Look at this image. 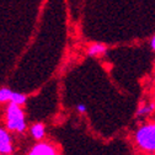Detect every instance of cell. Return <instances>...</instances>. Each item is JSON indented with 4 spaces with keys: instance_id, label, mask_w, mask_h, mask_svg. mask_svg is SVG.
<instances>
[{
    "instance_id": "obj_1",
    "label": "cell",
    "mask_w": 155,
    "mask_h": 155,
    "mask_svg": "<svg viewBox=\"0 0 155 155\" xmlns=\"http://www.w3.org/2000/svg\"><path fill=\"white\" fill-rule=\"evenodd\" d=\"M135 142L145 151H155V123L140 127L135 132Z\"/></svg>"
},
{
    "instance_id": "obj_2",
    "label": "cell",
    "mask_w": 155,
    "mask_h": 155,
    "mask_svg": "<svg viewBox=\"0 0 155 155\" xmlns=\"http://www.w3.org/2000/svg\"><path fill=\"white\" fill-rule=\"evenodd\" d=\"M15 102H11L8 107L6 112V126L10 130H16V132H24L26 129V122H25V116L22 110L18 107Z\"/></svg>"
},
{
    "instance_id": "obj_3",
    "label": "cell",
    "mask_w": 155,
    "mask_h": 155,
    "mask_svg": "<svg viewBox=\"0 0 155 155\" xmlns=\"http://www.w3.org/2000/svg\"><path fill=\"white\" fill-rule=\"evenodd\" d=\"M106 52H107L106 45L100 43V42H96V43L90 45V46L87 47V49H86V54H87L89 57H94V58L101 57V55H104Z\"/></svg>"
},
{
    "instance_id": "obj_4",
    "label": "cell",
    "mask_w": 155,
    "mask_h": 155,
    "mask_svg": "<svg viewBox=\"0 0 155 155\" xmlns=\"http://www.w3.org/2000/svg\"><path fill=\"white\" fill-rule=\"evenodd\" d=\"M31 133L33 135V138L37 139V140H40L43 138V135H45V126L42 123H36L31 127Z\"/></svg>"
},
{
    "instance_id": "obj_5",
    "label": "cell",
    "mask_w": 155,
    "mask_h": 155,
    "mask_svg": "<svg viewBox=\"0 0 155 155\" xmlns=\"http://www.w3.org/2000/svg\"><path fill=\"white\" fill-rule=\"evenodd\" d=\"M36 147L38 149V154L40 155H57L54 148L48 145V144H46V143H40V144H37Z\"/></svg>"
},
{
    "instance_id": "obj_6",
    "label": "cell",
    "mask_w": 155,
    "mask_h": 155,
    "mask_svg": "<svg viewBox=\"0 0 155 155\" xmlns=\"http://www.w3.org/2000/svg\"><path fill=\"white\" fill-rule=\"evenodd\" d=\"M27 100V96L24 95V94H20V92H15L12 91V95H11V102H15L17 105H24Z\"/></svg>"
},
{
    "instance_id": "obj_7",
    "label": "cell",
    "mask_w": 155,
    "mask_h": 155,
    "mask_svg": "<svg viewBox=\"0 0 155 155\" xmlns=\"http://www.w3.org/2000/svg\"><path fill=\"white\" fill-rule=\"evenodd\" d=\"M11 95H12V91L10 89H8V87L0 89V102H5V101L11 100Z\"/></svg>"
},
{
    "instance_id": "obj_8",
    "label": "cell",
    "mask_w": 155,
    "mask_h": 155,
    "mask_svg": "<svg viewBox=\"0 0 155 155\" xmlns=\"http://www.w3.org/2000/svg\"><path fill=\"white\" fill-rule=\"evenodd\" d=\"M155 108V105H149V106H142V107H139L138 108V111H137V116H144V114H148V113H150Z\"/></svg>"
},
{
    "instance_id": "obj_9",
    "label": "cell",
    "mask_w": 155,
    "mask_h": 155,
    "mask_svg": "<svg viewBox=\"0 0 155 155\" xmlns=\"http://www.w3.org/2000/svg\"><path fill=\"white\" fill-rule=\"evenodd\" d=\"M12 151V147L10 143H4V142H0V153L2 154H9Z\"/></svg>"
},
{
    "instance_id": "obj_10",
    "label": "cell",
    "mask_w": 155,
    "mask_h": 155,
    "mask_svg": "<svg viewBox=\"0 0 155 155\" xmlns=\"http://www.w3.org/2000/svg\"><path fill=\"white\" fill-rule=\"evenodd\" d=\"M0 142L10 143V135H9L8 132L4 130V129H0Z\"/></svg>"
},
{
    "instance_id": "obj_11",
    "label": "cell",
    "mask_w": 155,
    "mask_h": 155,
    "mask_svg": "<svg viewBox=\"0 0 155 155\" xmlns=\"http://www.w3.org/2000/svg\"><path fill=\"white\" fill-rule=\"evenodd\" d=\"M76 110L79 111V112H81V113H85L86 112V106L83 105V104H79V105L76 106Z\"/></svg>"
},
{
    "instance_id": "obj_12",
    "label": "cell",
    "mask_w": 155,
    "mask_h": 155,
    "mask_svg": "<svg viewBox=\"0 0 155 155\" xmlns=\"http://www.w3.org/2000/svg\"><path fill=\"white\" fill-rule=\"evenodd\" d=\"M150 48L155 52V35L151 37V40H150Z\"/></svg>"
},
{
    "instance_id": "obj_13",
    "label": "cell",
    "mask_w": 155,
    "mask_h": 155,
    "mask_svg": "<svg viewBox=\"0 0 155 155\" xmlns=\"http://www.w3.org/2000/svg\"><path fill=\"white\" fill-rule=\"evenodd\" d=\"M28 155H40V154H38V149H37V147H36V145L33 147V149L30 151V154H28Z\"/></svg>"
},
{
    "instance_id": "obj_14",
    "label": "cell",
    "mask_w": 155,
    "mask_h": 155,
    "mask_svg": "<svg viewBox=\"0 0 155 155\" xmlns=\"http://www.w3.org/2000/svg\"><path fill=\"white\" fill-rule=\"evenodd\" d=\"M57 155H59V154H57Z\"/></svg>"
}]
</instances>
